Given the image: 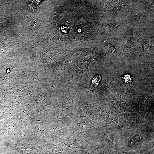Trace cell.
<instances>
[{"label":"cell","mask_w":154,"mask_h":154,"mask_svg":"<svg viewBox=\"0 0 154 154\" xmlns=\"http://www.w3.org/2000/svg\"><path fill=\"white\" fill-rule=\"evenodd\" d=\"M144 140L143 137L139 134L133 136L129 140L128 143L129 145H137L141 144Z\"/></svg>","instance_id":"1"},{"label":"cell","mask_w":154,"mask_h":154,"mask_svg":"<svg viewBox=\"0 0 154 154\" xmlns=\"http://www.w3.org/2000/svg\"><path fill=\"white\" fill-rule=\"evenodd\" d=\"M101 79L100 75L95 76L93 79L91 86L93 88L96 87L99 84Z\"/></svg>","instance_id":"2"},{"label":"cell","mask_w":154,"mask_h":154,"mask_svg":"<svg viewBox=\"0 0 154 154\" xmlns=\"http://www.w3.org/2000/svg\"><path fill=\"white\" fill-rule=\"evenodd\" d=\"M113 136L110 134L107 133L104 135L102 137V140L105 143H110L113 140Z\"/></svg>","instance_id":"3"},{"label":"cell","mask_w":154,"mask_h":154,"mask_svg":"<svg viewBox=\"0 0 154 154\" xmlns=\"http://www.w3.org/2000/svg\"><path fill=\"white\" fill-rule=\"evenodd\" d=\"M50 130L53 133H58L62 132L63 130V128L59 125H54L51 127Z\"/></svg>","instance_id":"4"},{"label":"cell","mask_w":154,"mask_h":154,"mask_svg":"<svg viewBox=\"0 0 154 154\" xmlns=\"http://www.w3.org/2000/svg\"><path fill=\"white\" fill-rule=\"evenodd\" d=\"M121 78L123 82L125 83L129 84L132 82V78L131 76L129 74L123 75L121 77Z\"/></svg>","instance_id":"5"},{"label":"cell","mask_w":154,"mask_h":154,"mask_svg":"<svg viewBox=\"0 0 154 154\" xmlns=\"http://www.w3.org/2000/svg\"><path fill=\"white\" fill-rule=\"evenodd\" d=\"M122 118L123 121L127 123H130L133 119V118H132L130 116H122Z\"/></svg>","instance_id":"6"},{"label":"cell","mask_w":154,"mask_h":154,"mask_svg":"<svg viewBox=\"0 0 154 154\" xmlns=\"http://www.w3.org/2000/svg\"><path fill=\"white\" fill-rule=\"evenodd\" d=\"M60 30L64 34L68 33L69 31V29L68 26L65 25H62L60 27Z\"/></svg>","instance_id":"7"},{"label":"cell","mask_w":154,"mask_h":154,"mask_svg":"<svg viewBox=\"0 0 154 154\" xmlns=\"http://www.w3.org/2000/svg\"><path fill=\"white\" fill-rule=\"evenodd\" d=\"M84 151L86 154H92L93 153V150L91 147H88L85 148Z\"/></svg>","instance_id":"8"},{"label":"cell","mask_w":154,"mask_h":154,"mask_svg":"<svg viewBox=\"0 0 154 154\" xmlns=\"http://www.w3.org/2000/svg\"><path fill=\"white\" fill-rule=\"evenodd\" d=\"M43 127L42 125H40L37 128L38 135H40L42 132Z\"/></svg>","instance_id":"9"},{"label":"cell","mask_w":154,"mask_h":154,"mask_svg":"<svg viewBox=\"0 0 154 154\" xmlns=\"http://www.w3.org/2000/svg\"><path fill=\"white\" fill-rule=\"evenodd\" d=\"M82 29H77V31L79 33H81V32H82Z\"/></svg>","instance_id":"10"},{"label":"cell","mask_w":154,"mask_h":154,"mask_svg":"<svg viewBox=\"0 0 154 154\" xmlns=\"http://www.w3.org/2000/svg\"><path fill=\"white\" fill-rule=\"evenodd\" d=\"M101 154H109L108 153L106 152H102Z\"/></svg>","instance_id":"11"}]
</instances>
